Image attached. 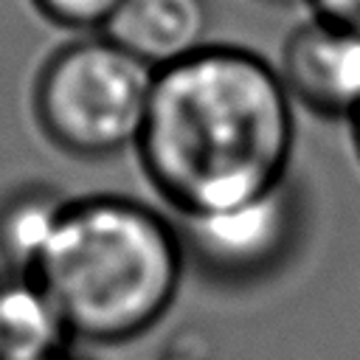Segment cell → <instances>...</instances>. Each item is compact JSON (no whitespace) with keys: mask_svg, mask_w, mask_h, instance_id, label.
<instances>
[{"mask_svg":"<svg viewBox=\"0 0 360 360\" xmlns=\"http://www.w3.org/2000/svg\"><path fill=\"white\" fill-rule=\"evenodd\" d=\"M135 152L177 219L233 208L292 177L295 101L273 62L205 45L155 73Z\"/></svg>","mask_w":360,"mask_h":360,"instance_id":"cell-1","label":"cell"},{"mask_svg":"<svg viewBox=\"0 0 360 360\" xmlns=\"http://www.w3.org/2000/svg\"><path fill=\"white\" fill-rule=\"evenodd\" d=\"M188 267L180 225L121 194L68 197L37 278L76 340L112 346L155 329Z\"/></svg>","mask_w":360,"mask_h":360,"instance_id":"cell-2","label":"cell"},{"mask_svg":"<svg viewBox=\"0 0 360 360\" xmlns=\"http://www.w3.org/2000/svg\"><path fill=\"white\" fill-rule=\"evenodd\" d=\"M155 73L101 31L73 39L51 53L37 76V124L56 149L73 158L98 160L135 149Z\"/></svg>","mask_w":360,"mask_h":360,"instance_id":"cell-3","label":"cell"},{"mask_svg":"<svg viewBox=\"0 0 360 360\" xmlns=\"http://www.w3.org/2000/svg\"><path fill=\"white\" fill-rule=\"evenodd\" d=\"M304 219V194L287 177L248 202L183 217L177 225L188 264L211 281L242 287L270 278L295 256Z\"/></svg>","mask_w":360,"mask_h":360,"instance_id":"cell-4","label":"cell"},{"mask_svg":"<svg viewBox=\"0 0 360 360\" xmlns=\"http://www.w3.org/2000/svg\"><path fill=\"white\" fill-rule=\"evenodd\" d=\"M276 68L295 107L343 124L360 110V31L312 17L287 37Z\"/></svg>","mask_w":360,"mask_h":360,"instance_id":"cell-5","label":"cell"},{"mask_svg":"<svg viewBox=\"0 0 360 360\" xmlns=\"http://www.w3.org/2000/svg\"><path fill=\"white\" fill-rule=\"evenodd\" d=\"M101 34L138 56L152 70H163L200 48L208 34L205 0H121Z\"/></svg>","mask_w":360,"mask_h":360,"instance_id":"cell-6","label":"cell"},{"mask_svg":"<svg viewBox=\"0 0 360 360\" xmlns=\"http://www.w3.org/2000/svg\"><path fill=\"white\" fill-rule=\"evenodd\" d=\"M73 332L37 276L0 278V360H65Z\"/></svg>","mask_w":360,"mask_h":360,"instance_id":"cell-7","label":"cell"},{"mask_svg":"<svg viewBox=\"0 0 360 360\" xmlns=\"http://www.w3.org/2000/svg\"><path fill=\"white\" fill-rule=\"evenodd\" d=\"M65 205L68 197L45 186H25L0 200V262L6 273H37Z\"/></svg>","mask_w":360,"mask_h":360,"instance_id":"cell-8","label":"cell"},{"mask_svg":"<svg viewBox=\"0 0 360 360\" xmlns=\"http://www.w3.org/2000/svg\"><path fill=\"white\" fill-rule=\"evenodd\" d=\"M37 8L62 28L101 31L121 0H34Z\"/></svg>","mask_w":360,"mask_h":360,"instance_id":"cell-9","label":"cell"},{"mask_svg":"<svg viewBox=\"0 0 360 360\" xmlns=\"http://www.w3.org/2000/svg\"><path fill=\"white\" fill-rule=\"evenodd\" d=\"M309 3L315 8V17L360 31V0H309Z\"/></svg>","mask_w":360,"mask_h":360,"instance_id":"cell-10","label":"cell"},{"mask_svg":"<svg viewBox=\"0 0 360 360\" xmlns=\"http://www.w3.org/2000/svg\"><path fill=\"white\" fill-rule=\"evenodd\" d=\"M346 129H349V141H352V152L360 163V110L346 121Z\"/></svg>","mask_w":360,"mask_h":360,"instance_id":"cell-11","label":"cell"},{"mask_svg":"<svg viewBox=\"0 0 360 360\" xmlns=\"http://www.w3.org/2000/svg\"><path fill=\"white\" fill-rule=\"evenodd\" d=\"M276 3H292V0H276Z\"/></svg>","mask_w":360,"mask_h":360,"instance_id":"cell-12","label":"cell"},{"mask_svg":"<svg viewBox=\"0 0 360 360\" xmlns=\"http://www.w3.org/2000/svg\"><path fill=\"white\" fill-rule=\"evenodd\" d=\"M65 360H68V357H65Z\"/></svg>","mask_w":360,"mask_h":360,"instance_id":"cell-13","label":"cell"}]
</instances>
